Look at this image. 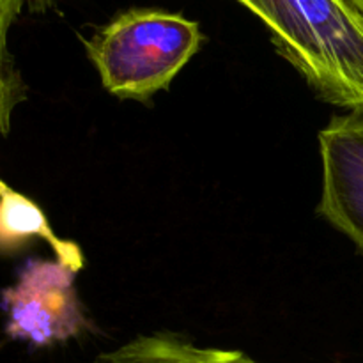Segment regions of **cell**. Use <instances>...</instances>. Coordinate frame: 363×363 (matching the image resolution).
<instances>
[{
    "mask_svg": "<svg viewBox=\"0 0 363 363\" xmlns=\"http://www.w3.org/2000/svg\"><path fill=\"white\" fill-rule=\"evenodd\" d=\"M32 0H0V138L7 137L13 113L23 99V84L9 53V34Z\"/></svg>",
    "mask_w": 363,
    "mask_h": 363,
    "instance_id": "cell-7",
    "label": "cell"
},
{
    "mask_svg": "<svg viewBox=\"0 0 363 363\" xmlns=\"http://www.w3.org/2000/svg\"><path fill=\"white\" fill-rule=\"evenodd\" d=\"M318 211L363 254V112L333 116L319 131Z\"/></svg>",
    "mask_w": 363,
    "mask_h": 363,
    "instance_id": "cell-4",
    "label": "cell"
},
{
    "mask_svg": "<svg viewBox=\"0 0 363 363\" xmlns=\"http://www.w3.org/2000/svg\"><path fill=\"white\" fill-rule=\"evenodd\" d=\"M92 363H261L238 350L197 346L174 333H149L98 354Z\"/></svg>",
    "mask_w": 363,
    "mask_h": 363,
    "instance_id": "cell-6",
    "label": "cell"
},
{
    "mask_svg": "<svg viewBox=\"0 0 363 363\" xmlns=\"http://www.w3.org/2000/svg\"><path fill=\"white\" fill-rule=\"evenodd\" d=\"M346 2L350 4V6L353 7L354 11H357L358 16H360L363 20V0H346Z\"/></svg>",
    "mask_w": 363,
    "mask_h": 363,
    "instance_id": "cell-8",
    "label": "cell"
},
{
    "mask_svg": "<svg viewBox=\"0 0 363 363\" xmlns=\"http://www.w3.org/2000/svg\"><path fill=\"white\" fill-rule=\"evenodd\" d=\"M332 105L363 112V20L346 0H238Z\"/></svg>",
    "mask_w": 363,
    "mask_h": 363,
    "instance_id": "cell-1",
    "label": "cell"
},
{
    "mask_svg": "<svg viewBox=\"0 0 363 363\" xmlns=\"http://www.w3.org/2000/svg\"><path fill=\"white\" fill-rule=\"evenodd\" d=\"M197 21L160 9H130L85 41L101 84L119 99L147 101L201 50Z\"/></svg>",
    "mask_w": 363,
    "mask_h": 363,
    "instance_id": "cell-2",
    "label": "cell"
},
{
    "mask_svg": "<svg viewBox=\"0 0 363 363\" xmlns=\"http://www.w3.org/2000/svg\"><path fill=\"white\" fill-rule=\"evenodd\" d=\"M46 2H48V0H32L30 7L32 9H39L41 6H46Z\"/></svg>",
    "mask_w": 363,
    "mask_h": 363,
    "instance_id": "cell-9",
    "label": "cell"
},
{
    "mask_svg": "<svg viewBox=\"0 0 363 363\" xmlns=\"http://www.w3.org/2000/svg\"><path fill=\"white\" fill-rule=\"evenodd\" d=\"M34 240L48 243L57 261L67 268L77 273L84 268L85 261L80 247L73 241L60 240L50 227L45 211L0 177V254H14Z\"/></svg>",
    "mask_w": 363,
    "mask_h": 363,
    "instance_id": "cell-5",
    "label": "cell"
},
{
    "mask_svg": "<svg viewBox=\"0 0 363 363\" xmlns=\"http://www.w3.org/2000/svg\"><path fill=\"white\" fill-rule=\"evenodd\" d=\"M77 272L55 261L30 259L16 284L2 291L6 335L34 347L74 339L87 328L77 289Z\"/></svg>",
    "mask_w": 363,
    "mask_h": 363,
    "instance_id": "cell-3",
    "label": "cell"
}]
</instances>
